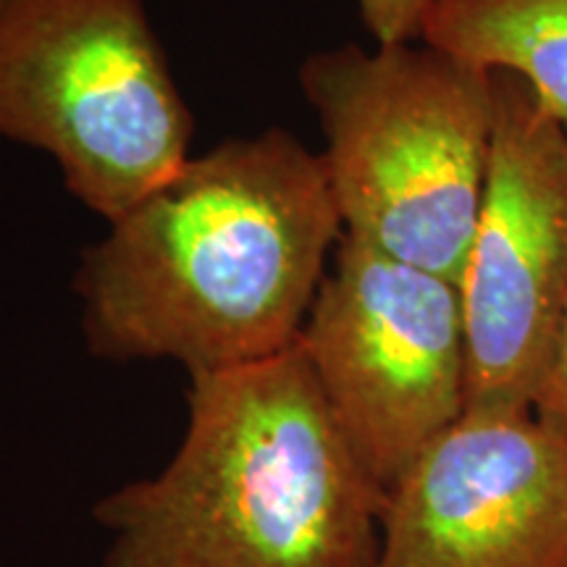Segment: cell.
Listing matches in <instances>:
<instances>
[{"instance_id":"obj_10","label":"cell","mask_w":567,"mask_h":567,"mask_svg":"<svg viewBox=\"0 0 567 567\" xmlns=\"http://www.w3.org/2000/svg\"><path fill=\"white\" fill-rule=\"evenodd\" d=\"M534 413L538 421L547 423L551 431H557L559 436L567 439V316L555 365H551L547 384H544L542 394H538Z\"/></svg>"},{"instance_id":"obj_6","label":"cell","mask_w":567,"mask_h":567,"mask_svg":"<svg viewBox=\"0 0 567 567\" xmlns=\"http://www.w3.org/2000/svg\"><path fill=\"white\" fill-rule=\"evenodd\" d=\"M486 189L457 289L467 408L534 413L567 316V130L526 82L494 74Z\"/></svg>"},{"instance_id":"obj_5","label":"cell","mask_w":567,"mask_h":567,"mask_svg":"<svg viewBox=\"0 0 567 567\" xmlns=\"http://www.w3.org/2000/svg\"><path fill=\"white\" fill-rule=\"evenodd\" d=\"M297 344L354 455L386 494L467 408L457 281L344 234Z\"/></svg>"},{"instance_id":"obj_4","label":"cell","mask_w":567,"mask_h":567,"mask_svg":"<svg viewBox=\"0 0 567 567\" xmlns=\"http://www.w3.org/2000/svg\"><path fill=\"white\" fill-rule=\"evenodd\" d=\"M0 137L113 224L189 161L193 116L142 0H0Z\"/></svg>"},{"instance_id":"obj_7","label":"cell","mask_w":567,"mask_h":567,"mask_svg":"<svg viewBox=\"0 0 567 567\" xmlns=\"http://www.w3.org/2000/svg\"><path fill=\"white\" fill-rule=\"evenodd\" d=\"M373 567H567V439L465 410L389 488Z\"/></svg>"},{"instance_id":"obj_3","label":"cell","mask_w":567,"mask_h":567,"mask_svg":"<svg viewBox=\"0 0 567 567\" xmlns=\"http://www.w3.org/2000/svg\"><path fill=\"white\" fill-rule=\"evenodd\" d=\"M344 237L457 281L486 189L494 76L413 42L308 55Z\"/></svg>"},{"instance_id":"obj_9","label":"cell","mask_w":567,"mask_h":567,"mask_svg":"<svg viewBox=\"0 0 567 567\" xmlns=\"http://www.w3.org/2000/svg\"><path fill=\"white\" fill-rule=\"evenodd\" d=\"M434 0H358L360 17L375 45L421 40V27Z\"/></svg>"},{"instance_id":"obj_1","label":"cell","mask_w":567,"mask_h":567,"mask_svg":"<svg viewBox=\"0 0 567 567\" xmlns=\"http://www.w3.org/2000/svg\"><path fill=\"white\" fill-rule=\"evenodd\" d=\"M321 155L268 130L189 158L84 252L90 350L189 375L289 350L342 234Z\"/></svg>"},{"instance_id":"obj_2","label":"cell","mask_w":567,"mask_h":567,"mask_svg":"<svg viewBox=\"0 0 567 567\" xmlns=\"http://www.w3.org/2000/svg\"><path fill=\"white\" fill-rule=\"evenodd\" d=\"M189 379L176 455L95 505L101 567H373L386 492L300 344Z\"/></svg>"},{"instance_id":"obj_8","label":"cell","mask_w":567,"mask_h":567,"mask_svg":"<svg viewBox=\"0 0 567 567\" xmlns=\"http://www.w3.org/2000/svg\"><path fill=\"white\" fill-rule=\"evenodd\" d=\"M421 40L478 74L523 80L567 130V0H434Z\"/></svg>"}]
</instances>
